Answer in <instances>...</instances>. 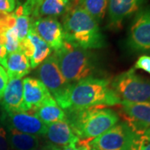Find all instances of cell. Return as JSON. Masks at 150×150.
Segmentation results:
<instances>
[{"mask_svg": "<svg viewBox=\"0 0 150 150\" xmlns=\"http://www.w3.org/2000/svg\"><path fill=\"white\" fill-rule=\"evenodd\" d=\"M122 100L112 90L110 82L102 78H88L73 83L59 106L64 111L95 106H115Z\"/></svg>", "mask_w": 150, "mask_h": 150, "instance_id": "1", "label": "cell"}, {"mask_svg": "<svg viewBox=\"0 0 150 150\" xmlns=\"http://www.w3.org/2000/svg\"><path fill=\"white\" fill-rule=\"evenodd\" d=\"M63 29L64 41L84 49L102 48L106 40L98 23L80 7L70 5L65 13Z\"/></svg>", "mask_w": 150, "mask_h": 150, "instance_id": "2", "label": "cell"}, {"mask_svg": "<svg viewBox=\"0 0 150 150\" xmlns=\"http://www.w3.org/2000/svg\"><path fill=\"white\" fill-rule=\"evenodd\" d=\"M65 113V120L80 139H93L119 121L118 113L106 106L67 110Z\"/></svg>", "mask_w": 150, "mask_h": 150, "instance_id": "3", "label": "cell"}, {"mask_svg": "<svg viewBox=\"0 0 150 150\" xmlns=\"http://www.w3.org/2000/svg\"><path fill=\"white\" fill-rule=\"evenodd\" d=\"M54 54L60 72L71 84L88 78H98L95 56L88 50L64 41L62 48Z\"/></svg>", "mask_w": 150, "mask_h": 150, "instance_id": "4", "label": "cell"}, {"mask_svg": "<svg viewBox=\"0 0 150 150\" xmlns=\"http://www.w3.org/2000/svg\"><path fill=\"white\" fill-rule=\"evenodd\" d=\"M110 85L122 101L150 102V80L137 74L134 68L116 76Z\"/></svg>", "mask_w": 150, "mask_h": 150, "instance_id": "5", "label": "cell"}, {"mask_svg": "<svg viewBox=\"0 0 150 150\" xmlns=\"http://www.w3.org/2000/svg\"><path fill=\"white\" fill-rule=\"evenodd\" d=\"M139 136L125 122H122L92 139L89 144L96 150H134Z\"/></svg>", "mask_w": 150, "mask_h": 150, "instance_id": "6", "label": "cell"}, {"mask_svg": "<svg viewBox=\"0 0 150 150\" xmlns=\"http://www.w3.org/2000/svg\"><path fill=\"white\" fill-rule=\"evenodd\" d=\"M38 76L60 106L67 96L71 83L66 81L60 72L55 54H51L39 65Z\"/></svg>", "mask_w": 150, "mask_h": 150, "instance_id": "7", "label": "cell"}, {"mask_svg": "<svg viewBox=\"0 0 150 150\" xmlns=\"http://www.w3.org/2000/svg\"><path fill=\"white\" fill-rule=\"evenodd\" d=\"M128 45L135 52L150 53V8L140 10L129 30Z\"/></svg>", "mask_w": 150, "mask_h": 150, "instance_id": "8", "label": "cell"}, {"mask_svg": "<svg viewBox=\"0 0 150 150\" xmlns=\"http://www.w3.org/2000/svg\"><path fill=\"white\" fill-rule=\"evenodd\" d=\"M2 121L8 128L35 136L45 135L47 129V125L43 123L33 111L11 113L3 112Z\"/></svg>", "mask_w": 150, "mask_h": 150, "instance_id": "9", "label": "cell"}, {"mask_svg": "<svg viewBox=\"0 0 150 150\" xmlns=\"http://www.w3.org/2000/svg\"><path fill=\"white\" fill-rule=\"evenodd\" d=\"M31 28L54 52L62 48L64 42V29L56 18L43 17L31 20Z\"/></svg>", "mask_w": 150, "mask_h": 150, "instance_id": "10", "label": "cell"}, {"mask_svg": "<svg viewBox=\"0 0 150 150\" xmlns=\"http://www.w3.org/2000/svg\"><path fill=\"white\" fill-rule=\"evenodd\" d=\"M124 122L135 133L144 134L150 129V102L130 103L121 102Z\"/></svg>", "mask_w": 150, "mask_h": 150, "instance_id": "11", "label": "cell"}, {"mask_svg": "<svg viewBox=\"0 0 150 150\" xmlns=\"http://www.w3.org/2000/svg\"><path fill=\"white\" fill-rule=\"evenodd\" d=\"M20 51L29 59L31 69H36L51 55L52 49L30 27L27 38L20 42Z\"/></svg>", "mask_w": 150, "mask_h": 150, "instance_id": "12", "label": "cell"}, {"mask_svg": "<svg viewBox=\"0 0 150 150\" xmlns=\"http://www.w3.org/2000/svg\"><path fill=\"white\" fill-rule=\"evenodd\" d=\"M145 0H108L109 26L120 28L123 22L139 10Z\"/></svg>", "mask_w": 150, "mask_h": 150, "instance_id": "13", "label": "cell"}, {"mask_svg": "<svg viewBox=\"0 0 150 150\" xmlns=\"http://www.w3.org/2000/svg\"><path fill=\"white\" fill-rule=\"evenodd\" d=\"M23 107L24 112L34 111L50 97H53L39 79L26 77L23 80Z\"/></svg>", "mask_w": 150, "mask_h": 150, "instance_id": "14", "label": "cell"}, {"mask_svg": "<svg viewBox=\"0 0 150 150\" xmlns=\"http://www.w3.org/2000/svg\"><path fill=\"white\" fill-rule=\"evenodd\" d=\"M1 100L4 113L24 112L23 80L18 79H9Z\"/></svg>", "mask_w": 150, "mask_h": 150, "instance_id": "15", "label": "cell"}, {"mask_svg": "<svg viewBox=\"0 0 150 150\" xmlns=\"http://www.w3.org/2000/svg\"><path fill=\"white\" fill-rule=\"evenodd\" d=\"M45 136L49 140V143L56 146L64 147L79 139L66 120L47 125Z\"/></svg>", "mask_w": 150, "mask_h": 150, "instance_id": "16", "label": "cell"}, {"mask_svg": "<svg viewBox=\"0 0 150 150\" xmlns=\"http://www.w3.org/2000/svg\"><path fill=\"white\" fill-rule=\"evenodd\" d=\"M5 68L8 79H21L27 75L31 69L28 59L21 51L12 53L7 55Z\"/></svg>", "mask_w": 150, "mask_h": 150, "instance_id": "17", "label": "cell"}, {"mask_svg": "<svg viewBox=\"0 0 150 150\" xmlns=\"http://www.w3.org/2000/svg\"><path fill=\"white\" fill-rule=\"evenodd\" d=\"M33 112L46 125L63 121L66 118L65 111L59 107L53 97H50Z\"/></svg>", "mask_w": 150, "mask_h": 150, "instance_id": "18", "label": "cell"}, {"mask_svg": "<svg viewBox=\"0 0 150 150\" xmlns=\"http://www.w3.org/2000/svg\"><path fill=\"white\" fill-rule=\"evenodd\" d=\"M7 133L12 150H35L40 147L38 136L23 134L11 128H8Z\"/></svg>", "mask_w": 150, "mask_h": 150, "instance_id": "19", "label": "cell"}, {"mask_svg": "<svg viewBox=\"0 0 150 150\" xmlns=\"http://www.w3.org/2000/svg\"><path fill=\"white\" fill-rule=\"evenodd\" d=\"M70 5L71 0H43L38 8L35 19L43 17L60 16L68 11Z\"/></svg>", "mask_w": 150, "mask_h": 150, "instance_id": "20", "label": "cell"}, {"mask_svg": "<svg viewBox=\"0 0 150 150\" xmlns=\"http://www.w3.org/2000/svg\"><path fill=\"white\" fill-rule=\"evenodd\" d=\"M75 4L86 11L98 23L104 18L108 9V0H76Z\"/></svg>", "mask_w": 150, "mask_h": 150, "instance_id": "21", "label": "cell"}, {"mask_svg": "<svg viewBox=\"0 0 150 150\" xmlns=\"http://www.w3.org/2000/svg\"><path fill=\"white\" fill-rule=\"evenodd\" d=\"M13 13L16 17V23L14 28L16 30L18 41L20 43L27 38L28 34L31 27V18L29 16L23 14L22 5L18 7Z\"/></svg>", "mask_w": 150, "mask_h": 150, "instance_id": "22", "label": "cell"}, {"mask_svg": "<svg viewBox=\"0 0 150 150\" xmlns=\"http://www.w3.org/2000/svg\"><path fill=\"white\" fill-rule=\"evenodd\" d=\"M4 46L7 54L20 51V43L18 41V35L14 27L8 29L4 34Z\"/></svg>", "mask_w": 150, "mask_h": 150, "instance_id": "23", "label": "cell"}, {"mask_svg": "<svg viewBox=\"0 0 150 150\" xmlns=\"http://www.w3.org/2000/svg\"><path fill=\"white\" fill-rule=\"evenodd\" d=\"M43 0H27L23 5V14L27 16H31V20H34L37 14L39 6L41 5Z\"/></svg>", "mask_w": 150, "mask_h": 150, "instance_id": "24", "label": "cell"}, {"mask_svg": "<svg viewBox=\"0 0 150 150\" xmlns=\"http://www.w3.org/2000/svg\"><path fill=\"white\" fill-rule=\"evenodd\" d=\"M90 141L91 140L79 139L75 143L64 146L63 150H90Z\"/></svg>", "mask_w": 150, "mask_h": 150, "instance_id": "25", "label": "cell"}, {"mask_svg": "<svg viewBox=\"0 0 150 150\" xmlns=\"http://www.w3.org/2000/svg\"><path fill=\"white\" fill-rule=\"evenodd\" d=\"M134 69H142L150 74V56L142 55L134 65Z\"/></svg>", "mask_w": 150, "mask_h": 150, "instance_id": "26", "label": "cell"}, {"mask_svg": "<svg viewBox=\"0 0 150 150\" xmlns=\"http://www.w3.org/2000/svg\"><path fill=\"white\" fill-rule=\"evenodd\" d=\"M134 150H150V136L148 134L140 135Z\"/></svg>", "mask_w": 150, "mask_h": 150, "instance_id": "27", "label": "cell"}, {"mask_svg": "<svg viewBox=\"0 0 150 150\" xmlns=\"http://www.w3.org/2000/svg\"><path fill=\"white\" fill-rule=\"evenodd\" d=\"M16 8V0H0V13H11Z\"/></svg>", "mask_w": 150, "mask_h": 150, "instance_id": "28", "label": "cell"}, {"mask_svg": "<svg viewBox=\"0 0 150 150\" xmlns=\"http://www.w3.org/2000/svg\"><path fill=\"white\" fill-rule=\"evenodd\" d=\"M8 82V76L3 66L0 65V101L3 98L4 93Z\"/></svg>", "mask_w": 150, "mask_h": 150, "instance_id": "29", "label": "cell"}, {"mask_svg": "<svg viewBox=\"0 0 150 150\" xmlns=\"http://www.w3.org/2000/svg\"><path fill=\"white\" fill-rule=\"evenodd\" d=\"M0 150H12L8 139V133L2 126H0Z\"/></svg>", "mask_w": 150, "mask_h": 150, "instance_id": "30", "label": "cell"}, {"mask_svg": "<svg viewBox=\"0 0 150 150\" xmlns=\"http://www.w3.org/2000/svg\"><path fill=\"white\" fill-rule=\"evenodd\" d=\"M7 51L4 46V35H0V64L4 68L5 67L6 58H7Z\"/></svg>", "mask_w": 150, "mask_h": 150, "instance_id": "31", "label": "cell"}, {"mask_svg": "<svg viewBox=\"0 0 150 150\" xmlns=\"http://www.w3.org/2000/svg\"><path fill=\"white\" fill-rule=\"evenodd\" d=\"M44 147H45V149L46 150H62L59 146H56V145L53 144L51 143H48L47 144H45Z\"/></svg>", "mask_w": 150, "mask_h": 150, "instance_id": "32", "label": "cell"}, {"mask_svg": "<svg viewBox=\"0 0 150 150\" xmlns=\"http://www.w3.org/2000/svg\"><path fill=\"white\" fill-rule=\"evenodd\" d=\"M35 150H46V149H45V147L43 146V147H39V148H38L37 149H35Z\"/></svg>", "mask_w": 150, "mask_h": 150, "instance_id": "33", "label": "cell"}, {"mask_svg": "<svg viewBox=\"0 0 150 150\" xmlns=\"http://www.w3.org/2000/svg\"><path fill=\"white\" fill-rule=\"evenodd\" d=\"M145 134H148V135H149V136H150V129H148V130H147V131L145 132Z\"/></svg>", "mask_w": 150, "mask_h": 150, "instance_id": "34", "label": "cell"}, {"mask_svg": "<svg viewBox=\"0 0 150 150\" xmlns=\"http://www.w3.org/2000/svg\"><path fill=\"white\" fill-rule=\"evenodd\" d=\"M90 150H96V149H93V148H92V149H90Z\"/></svg>", "mask_w": 150, "mask_h": 150, "instance_id": "35", "label": "cell"}]
</instances>
